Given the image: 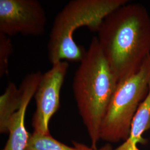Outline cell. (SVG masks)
I'll use <instances>...</instances> for the list:
<instances>
[{"label":"cell","instance_id":"cell-5","mask_svg":"<svg viewBox=\"0 0 150 150\" xmlns=\"http://www.w3.org/2000/svg\"><path fill=\"white\" fill-rule=\"evenodd\" d=\"M47 22L43 6L37 0H0V33L42 35Z\"/></svg>","mask_w":150,"mask_h":150},{"label":"cell","instance_id":"cell-10","mask_svg":"<svg viewBox=\"0 0 150 150\" xmlns=\"http://www.w3.org/2000/svg\"><path fill=\"white\" fill-rule=\"evenodd\" d=\"M24 150H78L54 139L50 134L33 132L30 134Z\"/></svg>","mask_w":150,"mask_h":150},{"label":"cell","instance_id":"cell-6","mask_svg":"<svg viewBox=\"0 0 150 150\" xmlns=\"http://www.w3.org/2000/svg\"><path fill=\"white\" fill-rule=\"evenodd\" d=\"M69 67L67 61L57 62L41 75L34 96L36 110L32 117L33 132L50 134V120L59 108L61 90Z\"/></svg>","mask_w":150,"mask_h":150},{"label":"cell","instance_id":"cell-7","mask_svg":"<svg viewBox=\"0 0 150 150\" xmlns=\"http://www.w3.org/2000/svg\"><path fill=\"white\" fill-rule=\"evenodd\" d=\"M42 73L34 72L26 75L22 81L20 87L22 91L21 105L12 116L8 124L7 133L9 137L2 150H24L30 134L25 127V116L27 107L35 96Z\"/></svg>","mask_w":150,"mask_h":150},{"label":"cell","instance_id":"cell-3","mask_svg":"<svg viewBox=\"0 0 150 150\" xmlns=\"http://www.w3.org/2000/svg\"><path fill=\"white\" fill-rule=\"evenodd\" d=\"M128 0H72L54 19L47 43L50 63L62 61L80 62L86 54L74 38L76 30L82 26L97 32L104 19Z\"/></svg>","mask_w":150,"mask_h":150},{"label":"cell","instance_id":"cell-9","mask_svg":"<svg viewBox=\"0 0 150 150\" xmlns=\"http://www.w3.org/2000/svg\"><path fill=\"white\" fill-rule=\"evenodd\" d=\"M22 91L13 82H9L4 93L0 96V132H7L8 122L21 105Z\"/></svg>","mask_w":150,"mask_h":150},{"label":"cell","instance_id":"cell-1","mask_svg":"<svg viewBox=\"0 0 150 150\" xmlns=\"http://www.w3.org/2000/svg\"><path fill=\"white\" fill-rule=\"evenodd\" d=\"M97 32L118 82L136 73L150 56V16L141 4L128 2L120 7L104 19Z\"/></svg>","mask_w":150,"mask_h":150},{"label":"cell","instance_id":"cell-4","mask_svg":"<svg viewBox=\"0 0 150 150\" xmlns=\"http://www.w3.org/2000/svg\"><path fill=\"white\" fill-rule=\"evenodd\" d=\"M150 85V56L136 73L118 82L102 121L100 139L117 143L127 139L133 118Z\"/></svg>","mask_w":150,"mask_h":150},{"label":"cell","instance_id":"cell-12","mask_svg":"<svg viewBox=\"0 0 150 150\" xmlns=\"http://www.w3.org/2000/svg\"><path fill=\"white\" fill-rule=\"evenodd\" d=\"M72 144L78 150H113L112 145L110 143H107L101 147L99 149L97 148L96 149H92L91 147H88L83 144L79 143L76 141H72Z\"/></svg>","mask_w":150,"mask_h":150},{"label":"cell","instance_id":"cell-2","mask_svg":"<svg viewBox=\"0 0 150 150\" xmlns=\"http://www.w3.org/2000/svg\"><path fill=\"white\" fill-rule=\"evenodd\" d=\"M118 83L102 53L97 38H92L75 72L72 89L92 149H97L102 121Z\"/></svg>","mask_w":150,"mask_h":150},{"label":"cell","instance_id":"cell-8","mask_svg":"<svg viewBox=\"0 0 150 150\" xmlns=\"http://www.w3.org/2000/svg\"><path fill=\"white\" fill-rule=\"evenodd\" d=\"M150 129V85L147 96L138 108L132 121L127 139L113 150H140L139 144L146 145L147 140L143 137Z\"/></svg>","mask_w":150,"mask_h":150},{"label":"cell","instance_id":"cell-11","mask_svg":"<svg viewBox=\"0 0 150 150\" xmlns=\"http://www.w3.org/2000/svg\"><path fill=\"white\" fill-rule=\"evenodd\" d=\"M13 51L11 39L0 33V77H3L8 73L9 59Z\"/></svg>","mask_w":150,"mask_h":150}]
</instances>
